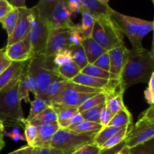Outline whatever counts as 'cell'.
I'll use <instances>...</instances> for the list:
<instances>
[{
  "mask_svg": "<svg viewBox=\"0 0 154 154\" xmlns=\"http://www.w3.org/2000/svg\"><path fill=\"white\" fill-rule=\"evenodd\" d=\"M112 117V114L110 112L109 110L105 105L103 109L101 111L100 117H99V124L102 126V128L106 127V126H108L110 122H111Z\"/></svg>",
  "mask_w": 154,
  "mask_h": 154,
  "instance_id": "f6af8a7d",
  "label": "cell"
},
{
  "mask_svg": "<svg viewBox=\"0 0 154 154\" xmlns=\"http://www.w3.org/2000/svg\"><path fill=\"white\" fill-rule=\"evenodd\" d=\"M153 5H154V0H153Z\"/></svg>",
  "mask_w": 154,
  "mask_h": 154,
  "instance_id": "be15d7a7",
  "label": "cell"
},
{
  "mask_svg": "<svg viewBox=\"0 0 154 154\" xmlns=\"http://www.w3.org/2000/svg\"><path fill=\"white\" fill-rule=\"evenodd\" d=\"M105 107L109 110L112 115H115L118 111L126 107L123 102V93L120 88V86L113 89L105 90Z\"/></svg>",
  "mask_w": 154,
  "mask_h": 154,
  "instance_id": "ac0fdd59",
  "label": "cell"
},
{
  "mask_svg": "<svg viewBox=\"0 0 154 154\" xmlns=\"http://www.w3.org/2000/svg\"><path fill=\"white\" fill-rule=\"evenodd\" d=\"M12 61L7 57L4 49L0 50V75L9 67Z\"/></svg>",
  "mask_w": 154,
  "mask_h": 154,
  "instance_id": "7dc6e473",
  "label": "cell"
},
{
  "mask_svg": "<svg viewBox=\"0 0 154 154\" xmlns=\"http://www.w3.org/2000/svg\"><path fill=\"white\" fill-rule=\"evenodd\" d=\"M81 72L85 75L95 78H101L105 80H118L119 78L116 75H113L111 72L101 69L95 66L93 64H88L84 69L81 70Z\"/></svg>",
  "mask_w": 154,
  "mask_h": 154,
  "instance_id": "cb8c5ba5",
  "label": "cell"
},
{
  "mask_svg": "<svg viewBox=\"0 0 154 154\" xmlns=\"http://www.w3.org/2000/svg\"><path fill=\"white\" fill-rule=\"evenodd\" d=\"M32 148V147H29V146L26 145V146H24V147H20V148L17 149V150H14V151L11 152V153L8 154H26Z\"/></svg>",
  "mask_w": 154,
  "mask_h": 154,
  "instance_id": "11a10c76",
  "label": "cell"
},
{
  "mask_svg": "<svg viewBox=\"0 0 154 154\" xmlns=\"http://www.w3.org/2000/svg\"><path fill=\"white\" fill-rule=\"evenodd\" d=\"M72 27L51 30L45 51L46 57H54L61 51L71 50L72 47L70 42Z\"/></svg>",
  "mask_w": 154,
  "mask_h": 154,
  "instance_id": "30bf717a",
  "label": "cell"
},
{
  "mask_svg": "<svg viewBox=\"0 0 154 154\" xmlns=\"http://www.w3.org/2000/svg\"><path fill=\"white\" fill-rule=\"evenodd\" d=\"M8 2L10 3L11 5L14 8L21 9L26 7L25 0H11V1H8Z\"/></svg>",
  "mask_w": 154,
  "mask_h": 154,
  "instance_id": "f5cc1de1",
  "label": "cell"
},
{
  "mask_svg": "<svg viewBox=\"0 0 154 154\" xmlns=\"http://www.w3.org/2000/svg\"><path fill=\"white\" fill-rule=\"evenodd\" d=\"M19 10V18L13 33L8 38L7 46L23 40L29 33L32 23V8L26 7Z\"/></svg>",
  "mask_w": 154,
  "mask_h": 154,
  "instance_id": "4fadbf2b",
  "label": "cell"
},
{
  "mask_svg": "<svg viewBox=\"0 0 154 154\" xmlns=\"http://www.w3.org/2000/svg\"><path fill=\"white\" fill-rule=\"evenodd\" d=\"M19 18V10L14 8L5 17L1 22L3 28L5 29L8 34V38L10 37L13 33Z\"/></svg>",
  "mask_w": 154,
  "mask_h": 154,
  "instance_id": "4316f807",
  "label": "cell"
},
{
  "mask_svg": "<svg viewBox=\"0 0 154 154\" xmlns=\"http://www.w3.org/2000/svg\"><path fill=\"white\" fill-rule=\"evenodd\" d=\"M81 8L85 9L98 18H111L114 9L109 5L108 0H81Z\"/></svg>",
  "mask_w": 154,
  "mask_h": 154,
  "instance_id": "9a60e30c",
  "label": "cell"
},
{
  "mask_svg": "<svg viewBox=\"0 0 154 154\" xmlns=\"http://www.w3.org/2000/svg\"><path fill=\"white\" fill-rule=\"evenodd\" d=\"M82 40L83 38L81 34V31H80L79 24H78V25H74L72 27L70 35V42L71 44H72V46L74 47L81 45V42H82Z\"/></svg>",
  "mask_w": 154,
  "mask_h": 154,
  "instance_id": "b9f144b4",
  "label": "cell"
},
{
  "mask_svg": "<svg viewBox=\"0 0 154 154\" xmlns=\"http://www.w3.org/2000/svg\"><path fill=\"white\" fill-rule=\"evenodd\" d=\"M105 95L103 92L99 93L94 95L93 96L87 99L84 103H83L81 106L78 108V112L82 113L86 111L91 109V108L97 107L102 104L105 103Z\"/></svg>",
  "mask_w": 154,
  "mask_h": 154,
  "instance_id": "1f68e13d",
  "label": "cell"
},
{
  "mask_svg": "<svg viewBox=\"0 0 154 154\" xmlns=\"http://www.w3.org/2000/svg\"><path fill=\"white\" fill-rule=\"evenodd\" d=\"M154 72L151 53L144 47L129 50L123 71L119 77V86L123 93L139 83L148 84Z\"/></svg>",
  "mask_w": 154,
  "mask_h": 154,
  "instance_id": "6da1fadb",
  "label": "cell"
},
{
  "mask_svg": "<svg viewBox=\"0 0 154 154\" xmlns=\"http://www.w3.org/2000/svg\"><path fill=\"white\" fill-rule=\"evenodd\" d=\"M105 105V104L103 103L102 105H99V106L95 107V108H91V109L81 113V114H82L83 117H84V119L85 120L99 123V117H100L101 111L103 109Z\"/></svg>",
  "mask_w": 154,
  "mask_h": 154,
  "instance_id": "74e56055",
  "label": "cell"
},
{
  "mask_svg": "<svg viewBox=\"0 0 154 154\" xmlns=\"http://www.w3.org/2000/svg\"><path fill=\"white\" fill-rule=\"evenodd\" d=\"M97 132L81 133L60 128L51 143L50 147L60 150L63 154H73L87 144H94Z\"/></svg>",
  "mask_w": 154,
  "mask_h": 154,
  "instance_id": "8992f818",
  "label": "cell"
},
{
  "mask_svg": "<svg viewBox=\"0 0 154 154\" xmlns=\"http://www.w3.org/2000/svg\"><path fill=\"white\" fill-rule=\"evenodd\" d=\"M132 154H154V137L149 141L130 149Z\"/></svg>",
  "mask_w": 154,
  "mask_h": 154,
  "instance_id": "8d00e7d4",
  "label": "cell"
},
{
  "mask_svg": "<svg viewBox=\"0 0 154 154\" xmlns=\"http://www.w3.org/2000/svg\"><path fill=\"white\" fill-rule=\"evenodd\" d=\"M57 69L60 76L66 81H71L81 72V69L73 61L61 67H57Z\"/></svg>",
  "mask_w": 154,
  "mask_h": 154,
  "instance_id": "f1b7e54d",
  "label": "cell"
},
{
  "mask_svg": "<svg viewBox=\"0 0 154 154\" xmlns=\"http://www.w3.org/2000/svg\"><path fill=\"white\" fill-rule=\"evenodd\" d=\"M84 119L83 117L82 114L80 112H78L77 114H75L74 115V117L71 119L70 122H69V126H68V129H73L74 127H75L76 126H78L79 123H81V122L84 121Z\"/></svg>",
  "mask_w": 154,
  "mask_h": 154,
  "instance_id": "f907efd6",
  "label": "cell"
},
{
  "mask_svg": "<svg viewBox=\"0 0 154 154\" xmlns=\"http://www.w3.org/2000/svg\"><path fill=\"white\" fill-rule=\"evenodd\" d=\"M31 154H39V148L38 147H33L32 150Z\"/></svg>",
  "mask_w": 154,
  "mask_h": 154,
  "instance_id": "91938a15",
  "label": "cell"
},
{
  "mask_svg": "<svg viewBox=\"0 0 154 154\" xmlns=\"http://www.w3.org/2000/svg\"><path fill=\"white\" fill-rule=\"evenodd\" d=\"M129 49L122 45L108 51L110 59V72L119 78L128 57Z\"/></svg>",
  "mask_w": 154,
  "mask_h": 154,
  "instance_id": "2e32d148",
  "label": "cell"
},
{
  "mask_svg": "<svg viewBox=\"0 0 154 154\" xmlns=\"http://www.w3.org/2000/svg\"><path fill=\"white\" fill-rule=\"evenodd\" d=\"M5 145V142L4 141V135L3 133H0V151L2 150Z\"/></svg>",
  "mask_w": 154,
  "mask_h": 154,
  "instance_id": "6f0895ef",
  "label": "cell"
},
{
  "mask_svg": "<svg viewBox=\"0 0 154 154\" xmlns=\"http://www.w3.org/2000/svg\"><path fill=\"white\" fill-rule=\"evenodd\" d=\"M102 92L103 91L66 81L53 98L50 105L54 107L55 110L66 108H78L87 99Z\"/></svg>",
  "mask_w": 154,
  "mask_h": 154,
  "instance_id": "5b68a950",
  "label": "cell"
},
{
  "mask_svg": "<svg viewBox=\"0 0 154 154\" xmlns=\"http://www.w3.org/2000/svg\"><path fill=\"white\" fill-rule=\"evenodd\" d=\"M20 77L0 90V120L4 126L23 125L25 118L18 93Z\"/></svg>",
  "mask_w": 154,
  "mask_h": 154,
  "instance_id": "7a4b0ae2",
  "label": "cell"
},
{
  "mask_svg": "<svg viewBox=\"0 0 154 154\" xmlns=\"http://www.w3.org/2000/svg\"><path fill=\"white\" fill-rule=\"evenodd\" d=\"M132 126V115L126 106L113 116L108 126L124 127Z\"/></svg>",
  "mask_w": 154,
  "mask_h": 154,
  "instance_id": "603a6c76",
  "label": "cell"
},
{
  "mask_svg": "<svg viewBox=\"0 0 154 154\" xmlns=\"http://www.w3.org/2000/svg\"><path fill=\"white\" fill-rule=\"evenodd\" d=\"M68 8L72 14L81 13V0H69L67 1Z\"/></svg>",
  "mask_w": 154,
  "mask_h": 154,
  "instance_id": "681fc988",
  "label": "cell"
},
{
  "mask_svg": "<svg viewBox=\"0 0 154 154\" xmlns=\"http://www.w3.org/2000/svg\"><path fill=\"white\" fill-rule=\"evenodd\" d=\"M29 61L12 62L9 67L0 75V90L22 75Z\"/></svg>",
  "mask_w": 154,
  "mask_h": 154,
  "instance_id": "d6986e66",
  "label": "cell"
},
{
  "mask_svg": "<svg viewBox=\"0 0 154 154\" xmlns=\"http://www.w3.org/2000/svg\"><path fill=\"white\" fill-rule=\"evenodd\" d=\"M51 29L40 17L37 9L32 8V23L29 32L33 57L45 55Z\"/></svg>",
  "mask_w": 154,
  "mask_h": 154,
  "instance_id": "9c48e42d",
  "label": "cell"
},
{
  "mask_svg": "<svg viewBox=\"0 0 154 154\" xmlns=\"http://www.w3.org/2000/svg\"><path fill=\"white\" fill-rule=\"evenodd\" d=\"M130 148L126 147V145L123 147L120 150H119L116 154H130Z\"/></svg>",
  "mask_w": 154,
  "mask_h": 154,
  "instance_id": "9f6ffc18",
  "label": "cell"
},
{
  "mask_svg": "<svg viewBox=\"0 0 154 154\" xmlns=\"http://www.w3.org/2000/svg\"><path fill=\"white\" fill-rule=\"evenodd\" d=\"M81 45L85 51L89 64H93L99 57L108 52L91 37L83 39Z\"/></svg>",
  "mask_w": 154,
  "mask_h": 154,
  "instance_id": "ffe728a7",
  "label": "cell"
},
{
  "mask_svg": "<svg viewBox=\"0 0 154 154\" xmlns=\"http://www.w3.org/2000/svg\"><path fill=\"white\" fill-rule=\"evenodd\" d=\"M154 137V124L132 125L128 132L125 144L132 148L149 141Z\"/></svg>",
  "mask_w": 154,
  "mask_h": 154,
  "instance_id": "8fae6325",
  "label": "cell"
},
{
  "mask_svg": "<svg viewBox=\"0 0 154 154\" xmlns=\"http://www.w3.org/2000/svg\"><path fill=\"white\" fill-rule=\"evenodd\" d=\"M28 65L37 77L38 93L35 97L42 99L51 83L61 78L54 63V57H48L45 55L34 56L30 59Z\"/></svg>",
  "mask_w": 154,
  "mask_h": 154,
  "instance_id": "52a82bcc",
  "label": "cell"
},
{
  "mask_svg": "<svg viewBox=\"0 0 154 154\" xmlns=\"http://www.w3.org/2000/svg\"><path fill=\"white\" fill-rule=\"evenodd\" d=\"M38 135L35 141L33 143L32 147H49L52 139L57 131L60 129L58 123H48L37 126Z\"/></svg>",
  "mask_w": 154,
  "mask_h": 154,
  "instance_id": "e0dca14e",
  "label": "cell"
},
{
  "mask_svg": "<svg viewBox=\"0 0 154 154\" xmlns=\"http://www.w3.org/2000/svg\"><path fill=\"white\" fill-rule=\"evenodd\" d=\"M147 124H154V105H151L147 110L143 111L135 123V125Z\"/></svg>",
  "mask_w": 154,
  "mask_h": 154,
  "instance_id": "f35d334b",
  "label": "cell"
},
{
  "mask_svg": "<svg viewBox=\"0 0 154 154\" xmlns=\"http://www.w3.org/2000/svg\"><path fill=\"white\" fill-rule=\"evenodd\" d=\"M73 154H74V153H73Z\"/></svg>",
  "mask_w": 154,
  "mask_h": 154,
  "instance_id": "03108f58",
  "label": "cell"
},
{
  "mask_svg": "<svg viewBox=\"0 0 154 154\" xmlns=\"http://www.w3.org/2000/svg\"><path fill=\"white\" fill-rule=\"evenodd\" d=\"M29 63V62H28ZM26 76L27 79H28L29 84L30 86V90H31V93L34 95L35 97L37 96L38 93V80L37 77H36L35 73L33 71V69L27 64L26 66Z\"/></svg>",
  "mask_w": 154,
  "mask_h": 154,
  "instance_id": "60d3db41",
  "label": "cell"
},
{
  "mask_svg": "<svg viewBox=\"0 0 154 154\" xmlns=\"http://www.w3.org/2000/svg\"><path fill=\"white\" fill-rule=\"evenodd\" d=\"M57 114V123L61 129H67L71 119L78 112L77 108H66L56 110Z\"/></svg>",
  "mask_w": 154,
  "mask_h": 154,
  "instance_id": "d4e9b609",
  "label": "cell"
},
{
  "mask_svg": "<svg viewBox=\"0 0 154 154\" xmlns=\"http://www.w3.org/2000/svg\"><path fill=\"white\" fill-rule=\"evenodd\" d=\"M91 38L107 51L124 45L123 35L111 18L95 19Z\"/></svg>",
  "mask_w": 154,
  "mask_h": 154,
  "instance_id": "ba28073f",
  "label": "cell"
},
{
  "mask_svg": "<svg viewBox=\"0 0 154 154\" xmlns=\"http://www.w3.org/2000/svg\"><path fill=\"white\" fill-rule=\"evenodd\" d=\"M154 22V20H153ZM153 44H152V49H151V51H150V53H151V55H152V57H153V61H154V28H153Z\"/></svg>",
  "mask_w": 154,
  "mask_h": 154,
  "instance_id": "680465c9",
  "label": "cell"
},
{
  "mask_svg": "<svg viewBox=\"0 0 154 154\" xmlns=\"http://www.w3.org/2000/svg\"><path fill=\"white\" fill-rule=\"evenodd\" d=\"M13 9L7 0H0V23L5 17L6 15Z\"/></svg>",
  "mask_w": 154,
  "mask_h": 154,
  "instance_id": "c3c4849f",
  "label": "cell"
},
{
  "mask_svg": "<svg viewBox=\"0 0 154 154\" xmlns=\"http://www.w3.org/2000/svg\"><path fill=\"white\" fill-rule=\"evenodd\" d=\"M132 126H125L123 129H120L119 132H117V133L114 134L111 138H110L108 141H107L105 144H103L101 149H108V148H112V147H116L118 144H121L122 142L126 140V136H127L128 132H129V129Z\"/></svg>",
  "mask_w": 154,
  "mask_h": 154,
  "instance_id": "4dcf8cb0",
  "label": "cell"
},
{
  "mask_svg": "<svg viewBox=\"0 0 154 154\" xmlns=\"http://www.w3.org/2000/svg\"><path fill=\"white\" fill-rule=\"evenodd\" d=\"M102 129V126L99 123L84 120L78 126L70 130L75 131L76 132H81V133H91V132H99Z\"/></svg>",
  "mask_w": 154,
  "mask_h": 154,
  "instance_id": "836d02e7",
  "label": "cell"
},
{
  "mask_svg": "<svg viewBox=\"0 0 154 154\" xmlns=\"http://www.w3.org/2000/svg\"><path fill=\"white\" fill-rule=\"evenodd\" d=\"M123 128V127H113V126H106V127L102 128L96 135L94 138V144L101 148L107 141H108L114 134L117 133Z\"/></svg>",
  "mask_w": 154,
  "mask_h": 154,
  "instance_id": "484cf974",
  "label": "cell"
},
{
  "mask_svg": "<svg viewBox=\"0 0 154 154\" xmlns=\"http://www.w3.org/2000/svg\"><path fill=\"white\" fill-rule=\"evenodd\" d=\"M130 153H131V152H130ZM130 154H132V153H130Z\"/></svg>",
  "mask_w": 154,
  "mask_h": 154,
  "instance_id": "e7e4bbea",
  "label": "cell"
},
{
  "mask_svg": "<svg viewBox=\"0 0 154 154\" xmlns=\"http://www.w3.org/2000/svg\"><path fill=\"white\" fill-rule=\"evenodd\" d=\"M126 145L125 144V141L122 142L121 144H118L116 147H112V148H108V149H101V151L99 154H116L119 150H121L124 146Z\"/></svg>",
  "mask_w": 154,
  "mask_h": 154,
  "instance_id": "816d5d0a",
  "label": "cell"
},
{
  "mask_svg": "<svg viewBox=\"0 0 154 154\" xmlns=\"http://www.w3.org/2000/svg\"><path fill=\"white\" fill-rule=\"evenodd\" d=\"M30 103H31V108H30L29 114L27 118L25 119L26 121L29 122L33 120L36 116L38 115L42 111L49 106V105L45 100L38 97H35L34 100L31 101Z\"/></svg>",
  "mask_w": 154,
  "mask_h": 154,
  "instance_id": "d6a6232c",
  "label": "cell"
},
{
  "mask_svg": "<svg viewBox=\"0 0 154 154\" xmlns=\"http://www.w3.org/2000/svg\"><path fill=\"white\" fill-rule=\"evenodd\" d=\"M31 92L30 90V86L29 84L28 79L26 76V67L24 69L20 78L19 82V89H18V93H19V97L20 101H24L26 103L31 102L29 98V93Z\"/></svg>",
  "mask_w": 154,
  "mask_h": 154,
  "instance_id": "f546056e",
  "label": "cell"
},
{
  "mask_svg": "<svg viewBox=\"0 0 154 154\" xmlns=\"http://www.w3.org/2000/svg\"><path fill=\"white\" fill-rule=\"evenodd\" d=\"M147 84L148 87L144 91V98L149 105H154V72Z\"/></svg>",
  "mask_w": 154,
  "mask_h": 154,
  "instance_id": "7bdbcfd3",
  "label": "cell"
},
{
  "mask_svg": "<svg viewBox=\"0 0 154 154\" xmlns=\"http://www.w3.org/2000/svg\"><path fill=\"white\" fill-rule=\"evenodd\" d=\"M5 52L12 62H27L33 57L29 33L23 40L6 46Z\"/></svg>",
  "mask_w": 154,
  "mask_h": 154,
  "instance_id": "7c38bea8",
  "label": "cell"
},
{
  "mask_svg": "<svg viewBox=\"0 0 154 154\" xmlns=\"http://www.w3.org/2000/svg\"><path fill=\"white\" fill-rule=\"evenodd\" d=\"M70 81L75 83V84H79V85L84 86V87H90L92 89L96 90H105L113 89L117 87L119 85L118 80H105L101 78H95V77L90 76V75H85L81 72L78 74L75 78L71 80Z\"/></svg>",
  "mask_w": 154,
  "mask_h": 154,
  "instance_id": "5bb4252c",
  "label": "cell"
},
{
  "mask_svg": "<svg viewBox=\"0 0 154 154\" xmlns=\"http://www.w3.org/2000/svg\"><path fill=\"white\" fill-rule=\"evenodd\" d=\"M93 64L99 69L110 72V59L108 52L99 57Z\"/></svg>",
  "mask_w": 154,
  "mask_h": 154,
  "instance_id": "ee69618b",
  "label": "cell"
},
{
  "mask_svg": "<svg viewBox=\"0 0 154 154\" xmlns=\"http://www.w3.org/2000/svg\"><path fill=\"white\" fill-rule=\"evenodd\" d=\"M81 23L80 24V31H81L82 38L91 37L92 32L94 26L95 19L93 15L85 9L81 8Z\"/></svg>",
  "mask_w": 154,
  "mask_h": 154,
  "instance_id": "7402d4cb",
  "label": "cell"
},
{
  "mask_svg": "<svg viewBox=\"0 0 154 154\" xmlns=\"http://www.w3.org/2000/svg\"><path fill=\"white\" fill-rule=\"evenodd\" d=\"M111 20L118 29L129 38L132 48H142V40L149 32L153 31L154 22L141 18L128 16L113 10Z\"/></svg>",
  "mask_w": 154,
  "mask_h": 154,
  "instance_id": "3957f363",
  "label": "cell"
},
{
  "mask_svg": "<svg viewBox=\"0 0 154 154\" xmlns=\"http://www.w3.org/2000/svg\"><path fill=\"white\" fill-rule=\"evenodd\" d=\"M32 148H33V147H32ZM32 149H31V150H29V152H28V153H27L26 154H31V153H32Z\"/></svg>",
  "mask_w": 154,
  "mask_h": 154,
  "instance_id": "6125c7cd",
  "label": "cell"
},
{
  "mask_svg": "<svg viewBox=\"0 0 154 154\" xmlns=\"http://www.w3.org/2000/svg\"><path fill=\"white\" fill-rule=\"evenodd\" d=\"M29 122V121H28ZM35 126H38L40 125L48 124L57 122V114L55 108L51 105H49L43 111L36 116L33 120L29 121Z\"/></svg>",
  "mask_w": 154,
  "mask_h": 154,
  "instance_id": "44dd1931",
  "label": "cell"
},
{
  "mask_svg": "<svg viewBox=\"0 0 154 154\" xmlns=\"http://www.w3.org/2000/svg\"><path fill=\"white\" fill-rule=\"evenodd\" d=\"M4 128H5L4 124H3L2 122L0 120V133H3V132H4Z\"/></svg>",
  "mask_w": 154,
  "mask_h": 154,
  "instance_id": "94428289",
  "label": "cell"
},
{
  "mask_svg": "<svg viewBox=\"0 0 154 154\" xmlns=\"http://www.w3.org/2000/svg\"><path fill=\"white\" fill-rule=\"evenodd\" d=\"M71 54H72V61L82 70L89 64L87 61V56L84 48L81 45L74 46L71 48Z\"/></svg>",
  "mask_w": 154,
  "mask_h": 154,
  "instance_id": "83f0119b",
  "label": "cell"
},
{
  "mask_svg": "<svg viewBox=\"0 0 154 154\" xmlns=\"http://www.w3.org/2000/svg\"><path fill=\"white\" fill-rule=\"evenodd\" d=\"M39 154H63L60 150L53 147H42L39 148Z\"/></svg>",
  "mask_w": 154,
  "mask_h": 154,
  "instance_id": "db71d44e",
  "label": "cell"
},
{
  "mask_svg": "<svg viewBox=\"0 0 154 154\" xmlns=\"http://www.w3.org/2000/svg\"><path fill=\"white\" fill-rule=\"evenodd\" d=\"M34 7L51 30L69 28L75 25L67 0H41Z\"/></svg>",
  "mask_w": 154,
  "mask_h": 154,
  "instance_id": "277c9868",
  "label": "cell"
},
{
  "mask_svg": "<svg viewBox=\"0 0 154 154\" xmlns=\"http://www.w3.org/2000/svg\"><path fill=\"white\" fill-rule=\"evenodd\" d=\"M24 132H25V140L27 142V145L32 147L33 143L35 141L38 135L37 126H35L30 122L24 120L23 121Z\"/></svg>",
  "mask_w": 154,
  "mask_h": 154,
  "instance_id": "d590c367",
  "label": "cell"
},
{
  "mask_svg": "<svg viewBox=\"0 0 154 154\" xmlns=\"http://www.w3.org/2000/svg\"><path fill=\"white\" fill-rule=\"evenodd\" d=\"M101 148L95 144H87L77 150L74 154H99Z\"/></svg>",
  "mask_w": 154,
  "mask_h": 154,
  "instance_id": "bcb514c9",
  "label": "cell"
},
{
  "mask_svg": "<svg viewBox=\"0 0 154 154\" xmlns=\"http://www.w3.org/2000/svg\"><path fill=\"white\" fill-rule=\"evenodd\" d=\"M66 81V80L63 79V78L61 77V78H58L57 80L54 81V82L51 83V85H50L49 87H48V88L47 89L45 95L42 96V99H43V100H45V102L50 105L53 98H54V96H55V95L58 93L60 87H62L63 83H64Z\"/></svg>",
  "mask_w": 154,
  "mask_h": 154,
  "instance_id": "e575fe53",
  "label": "cell"
},
{
  "mask_svg": "<svg viewBox=\"0 0 154 154\" xmlns=\"http://www.w3.org/2000/svg\"><path fill=\"white\" fill-rule=\"evenodd\" d=\"M72 61L70 50H66L58 53L54 57V63L57 67H61Z\"/></svg>",
  "mask_w": 154,
  "mask_h": 154,
  "instance_id": "ab89813d",
  "label": "cell"
}]
</instances>
